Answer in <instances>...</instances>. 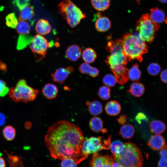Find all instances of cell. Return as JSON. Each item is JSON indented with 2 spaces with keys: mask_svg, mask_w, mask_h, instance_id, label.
<instances>
[{
  "mask_svg": "<svg viewBox=\"0 0 167 167\" xmlns=\"http://www.w3.org/2000/svg\"><path fill=\"white\" fill-rule=\"evenodd\" d=\"M114 160L113 155L103 156L96 152L93 154L90 164L91 167H111Z\"/></svg>",
  "mask_w": 167,
  "mask_h": 167,
  "instance_id": "cell-9",
  "label": "cell"
},
{
  "mask_svg": "<svg viewBox=\"0 0 167 167\" xmlns=\"http://www.w3.org/2000/svg\"><path fill=\"white\" fill-rule=\"evenodd\" d=\"M93 7L99 11H104L111 5V0H91Z\"/></svg>",
  "mask_w": 167,
  "mask_h": 167,
  "instance_id": "cell-27",
  "label": "cell"
},
{
  "mask_svg": "<svg viewBox=\"0 0 167 167\" xmlns=\"http://www.w3.org/2000/svg\"><path fill=\"white\" fill-rule=\"evenodd\" d=\"M104 84L108 87H113L117 82L115 76L111 74L105 75L103 79Z\"/></svg>",
  "mask_w": 167,
  "mask_h": 167,
  "instance_id": "cell-38",
  "label": "cell"
},
{
  "mask_svg": "<svg viewBox=\"0 0 167 167\" xmlns=\"http://www.w3.org/2000/svg\"><path fill=\"white\" fill-rule=\"evenodd\" d=\"M89 126L91 129L94 132L102 131L104 133L106 132V130L103 128V121L99 117H94L92 118L89 121Z\"/></svg>",
  "mask_w": 167,
  "mask_h": 167,
  "instance_id": "cell-19",
  "label": "cell"
},
{
  "mask_svg": "<svg viewBox=\"0 0 167 167\" xmlns=\"http://www.w3.org/2000/svg\"><path fill=\"white\" fill-rule=\"evenodd\" d=\"M45 140L52 157L72 158L77 164L84 160L82 148L84 138L80 128L71 122L62 120L55 122L48 128Z\"/></svg>",
  "mask_w": 167,
  "mask_h": 167,
  "instance_id": "cell-1",
  "label": "cell"
},
{
  "mask_svg": "<svg viewBox=\"0 0 167 167\" xmlns=\"http://www.w3.org/2000/svg\"><path fill=\"white\" fill-rule=\"evenodd\" d=\"M161 70V66L156 63H152L148 66L147 70L149 74L153 76L158 75Z\"/></svg>",
  "mask_w": 167,
  "mask_h": 167,
  "instance_id": "cell-39",
  "label": "cell"
},
{
  "mask_svg": "<svg viewBox=\"0 0 167 167\" xmlns=\"http://www.w3.org/2000/svg\"><path fill=\"white\" fill-rule=\"evenodd\" d=\"M6 118L5 115L0 112V126H3L6 122Z\"/></svg>",
  "mask_w": 167,
  "mask_h": 167,
  "instance_id": "cell-46",
  "label": "cell"
},
{
  "mask_svg": "<svg viewBox=\"0 0 167 167\" xmlns=\"http://www.w3.org/2000/svg\"><path fill=\"white\" fill-rule=\"evenodd\" d=\"M128 61L123 52H119L111 54L108 56L105 62L110 67L117 65H123L125 66Z\"/></svg>",
  "mask_w": 167,
  "mask_h": 167,
  "instance_id": "cell-11",
  "label": "cell"
},
{
  "mask_svg": "<svg viewBox=\"0 0 167 167\" xmlns=\"http://www.w3.org/2000/svg\"><path fill=\"white\" fill-rule=\"evenodd\" d=\"M34 15L33 6L29 5L20 10L18 19L19 21L28 20L31 19Z\"/></svg>",
  "mask_w": 167,
  "mask_h": 167,
  "instance_id": "cell-25",
  "label": "cell"
},
{
  "mask_svg": "<svg viewBox=\"0 0 167 167\" xmlns=\"http://www.w3.org/2000/svg\"><path fill=\"white\" fill-rule=\"evenodd\" d=\"M39 91L29 86L26 81L20 79L15 87L9 88L8 94L10 97L15 102L28 103L34 100Z\"/></svg>",
  "mask_w": 167,
  "mask_h": 167,
  "instance_id": "cell-4",
  "label": "cell"
},
{
  "mask_svg": "<svg viewBox=\"0 0 167 167\" xmlns=\"http://www.w3.org/2000/svg\"><path fill=\"white\" fill-rule=\"evenodd\" d=\"M86 104L88 106V111L92 115L96 116L102 113V105L99 101H97L92 102L87 101Z\"/></svg>",
  "mask_w": 167,
  "mask_h": 167,
  "instance_id": "cell-22",
  "label": "cell"
},
{
  "mask_svg": "<svg viewBox=\"0 0 167 167\" xmlns=\"http://www.w3.org/2000/svg\"><path fill=\"white\" fill-rule=\"evenodd\" d=\"M30 0H13V4L16 6L19 10L24 7L30 5Z\"/></svg>",
  "mask_w": 167,
  "mask_h": 167,
  "instance_id": "cell-40",
  "label": "cell"
},
{
  "mask_svg": "<svg viewBox=\"0 0 167 167\" xmlns=\"http://www.w3.org/2000/svg\"><path fill=\"white\" fill-rule=\"evenodd\" d=\"M146 116L143 113H140L137 114L135 119L138 123H140L142 120L146 119Z\"/></svg>",
  "mask_w": 167,
  "mask_h": 167,
  "instance_id": "cell-45",
  "label": "cell"
},
{
  "mask_svg": "<svg viewBox=\"0 0 167 167\" xmlns=\"http://www.w3.org/2000/svg\"><path fill=\"white\" fill-rule=\"evenodd\" d=\"M32 37L27 35H20L18 41L17 49H20L24 48L28 44H30Z\"/></svg>",
  "mask_w": 167,
  "mask_h": 167,
  "instance_id": "cell-35",
  "label": "cell"
},
{
  "mask_svg": "<svg viewBox=\"0 0 167 167\" xmlns=\"http://www.w3.org/2000/svg\"><path fill=\"white\" fill-rule=\"evenodd\" d=\"M107 51L111 54L116 52H123L122 39L109 41L106 46Z\"/></svg>",
  "mask_w": 167,
  "mask_h": 167,
  "instance_id": "cell-23",
  "label": "cell"
},
{
  "mask_svg": "<svg viewBox=\"0 0 167 167\" xmlns=\"http://www.w3.org/2000/svg\"><path fill=\"white\" fill-rule=\"evenodd\" d=\"M42 92L43 95L46 98L52 99L57 96L58 90L57 87L54 84L48 83L43 88Z\"/></svg>",
  "mask_w": 167,
  "mask_h": 167,
  "instance_id": "cell-17",
  "label": "cell"
},
{
  "mask_svg": "<svg viewBox=\"0 0 167 167\" xmlns=\"http://www.w3.org/2000/svg\"><path fill=\"white\" fill-rule=\"evenodd\" d=\"M6 163L4 159L0 157V167H5Z\"/></svg>",
  "mask_w": 167,
  "mask_h": 167,
  "instance_id": "cell-49",
  "label": "cell"
},
{
  "mask_svg": "<svg viewBox=\"0 0 167 167\" xmlns=\"http://www.w3.org/2000/svg\"><path fill=\"white\" fill-rule=\"evenodd\" d=\"M53 44L49 42L44 36L37 34L32 38L29 46L32 52L44 57L48 49Z\"/></svg>",
  "mask_w": 167,
  "mask_h": 167,
  "instance_id": "cell-8",
  "label": "cell"
},
{
  "mask_svg": "<svg viewBox=\"0 0 167 167\" xmlns=\"http://www.w3.org/2000/svg\"><path fill=\"white\" fill-rule=\"evenodd\" d=\"M77 164L72 159L66 158L62 160L61 163V167H77Z\"/></svg>",
  "mask_w": 167,
  "mask_h": 167,
  "instance_id": "cell-41",
  "label": "cell"
},
{
  "mask_svg": "<svg viewBox=\"0 0 167 167\" xmlns=\"http://www.w3.org/2000/svg\"><path fill=\"white\" fill-rule=\"evenodd\" d=\"M158 24L154 22L149 14H143L136 22V30L139 36L144 42L151 43L155 38V32L159 29Z\"/></svg>",
  "mask_w": 167,
  "mask_h": 167,
  "instance_id": "cell-6",
  "label": "cell"
},
{
  "mask_svg": "<svg viewBox=\"0 0 167 167\" xmlns=\"http://www.w3.org/2000/svg\"><path fill=\"white\" fill-rule=\"evenodd\" d=\"M111 136H109L107 139L101 137H92L84 140L82 148V152L84 160L86 159L89 154L97 152L102 149H110Z\"/></svg>",
  "mask_w": 167,
  "mask_h": 167,
  "instance_id": "cell-7",
  "label": "cell"
},
{
  "mask_svg": "<svg viewBox=\"0 0 167 167\" xmlns=\"http://www.w3.org/2000/svg\"><path fill=\"white\" fill-rule=\"evenodd\" d=\"M164 138L160 135H155L152 136L149 140L148 145L154 150H159L165 145Z\"/></svg>",
  "mask_w": 167,
  "mask_h": 167,
  "instance_id": "cell-15",
  "label": "cell"
},
{
  "mask_svg": "<svg viewBox=\"0 0 167 167\" xmlns=\"http://www.w3.org/2000/svg\"><path fill=\"white\" fill-rule=\"evenodd\" d=\"M17 32L21 35H27L30 31V27L28 22L25 21H19L16 28Z\"/></svg>",
  "mask_w": 167,
  "mask_h": 167,
  "instance_id": "cell-33",
  "label": "cell"
},
{
  "mask_svg": "<svg viewBox=\"0 0 167 167\" xmlns=\"http://www.w3.org/2000/svg\"><path fill=\"white\" fill-rule=\"evenodd\" d=\"M59 13L70 26L74 28L86 17L80 9L71 0H64L58 5Z\"/></svg>",
  "mask_w": 167,
  "mask_h": 167,
  "instance_id": "cell-5",
  "label": "cell"
},
{
  "mask_svg": "<svg viewBox=\"0 0 167 167\" xmlns=\"http://www.w3.org/2000/svg\"><path fill=\"white\" fill-rule=\"evenodd\" d=\"M160 76L162 81L167 83V69L163 70L161 73Z\"/></svg>",
  "mask_w": 167,
  "mask_h": 167,
  "instance_id": "cell-44",
  "label": "cell"
},
{
  "mask_svg": "<svg viewBox=\"0 0 167 167\" xmlns=\"http://www.w3.org/2000/svg\"><path fill=\"white\" fill-rule=\"evenodd\" d=\"M5 20L6 25L12 28H16L18 23L17 19L14 13L7 15L5 17Z\"/></svg>",
  "mask_w": 167,
  "mask_h": 167,
  "instance_id": "cell-36",
  "label": "cell"
},
{
  "mask_svg": "<svg viewBox=\"0 0 167 167\" xmlns=\"http://www.w3.org/2000/svg\"><path fill=\"white\" fill-rule=\"evenodd\" d=\"M149 15L152 20L155 23L158 24L165 20V15L162 11L157 7L150 10Z\"/></svg>",
  "mask_w": 167,
  "mask_h": 167,
  "instance_id": "cell-21",
  "label": "cell"
},
{
  "mask_svg": "<svg viewBox=\"0 0 167 167\" xmlns=\"http://www.w3.org/2000/svg\"><path fill=\"white\" fill-rule=\"evenodd\" d=\"M7 155V161L9 165V167H23L22 162L23 158L20 156L9 154L6 151H5Z\"/></svg>",
  "mask_w": 167,
  "mask_h": 167,
  "instance_id": "cell-28",
  "label": "cell"
},
{
  "mask_svg": "<svg viewBox=\"0 0 167 167\" xmlns=\"http://www.w3.org/2000/svg\"><path fill=\"white\" fill-rule=\"evenodd\" d=\"M0 70L4 72L7 71V67L6 65L0 60Z\"/></svg>",
  "mask_w": 167,
  "mask_h": 167,
  "instance_id": "cell-47",
  "label": "cell"
},
{
  "mask_svg": "<svg viewBox=\"0 0 167 167\" xmlns=\"http://www.w3.org/2000/svg\"><path fill=\"white\" fill-rule=\"evenodd\" d=\"M160 2L163 3H167V0H158Z\"/></svg>",
  "mask_w": 167,
  "mask_h": 167,
  "instance_id": "cell-51",
  "label": "cell"
},
{
  "mask_svg": "<svg viewBox=\"0 0 167 167\" xmlns=\"http://www.w3.org/2000/svg\"><path fill=\"white\" fill-rule=\"evenodd\" d=\"M158 161V167H167V158L166 156H161Z\"/></svg>",
  "mask_w": 167,
  "mask_h": 167,
  "instance_id": "cell-43",
  "label": "cell"
},
{
  "mask_svg": "<svg viewBox=\"0 0 167 167\" xmlns=\"http://www.w3.org/2000/svg\"><path fill=\"white\" fill-rule=\"evenodd\" d=\"M97 15L98 17L95 23L96 29L101 32L107 31L111 27V23L109 19L106 17L101 16L100 13H98Z\"/></svg>",
  "mask_w": 167,
  "mask_h": 167,
  "instance_id": "cell-13",
  "label": "cell"
},
{
  "mask_svg": "<svg viewBox=\"0 0 167 167\" xmlns=\"http://www.w3.org/2000/svg\"><path fill=\"white\" fill-rule=\"evenodd\" d=\"M144 91V86L142 83L134 82L131 84L128 92L135 97H139L142 96Z\"/></svg>",
  "mask_w": 167,
  "mask_h": 167,
  "instance_id": "cell-26",
  "label": "cell"
},
{
  "mask_svg": "<svg viewBox=\"0 0 167 167\" xmlns=\"http://www.w3.org/2000/svg\"><path fill=\"white\" fill-rule=\"evenodd\" d=\"M123 53L128 61L143 60V55L148 52V47L145 42L139 36L126 33L122 39Z\"/></svg>",
  "mask_w": 167,
  "mask_h": 167,
  "instance_id": "cell-2",
  "label": "cell"
},
{
  "mask_svg": "<svg viewBox=\"0 0 167 167\" xmlns=\"http://www.w3.org/2000/svg\"><path fill=\"white\" fill-rule=\"evenodd\" d=\"M79 70L82 73L88 74L93 77L97 76L99 73V71L97 68L91 66L89 63L86 62L80 65Z\"/></svg>",
  "mask_w": 167,
  "mask_h": 167,
  "instance_id": "cell-24",
  "label": "cell"
},
{
  "mask_svg": "<svg viewBox=\"0 0 167 167\" xmlns=\"http://www.w3.org/2000/svg\"><path fill=\"white\" fill-rule=\"evenodd\" d=\"M2 134L4 138L7 140L9 141L12 140L16 136V130L11 125L6 126L2 130Z\"/></svg>",
  "mask_w": 167,
  "mask_h": 167,
  "instance_id": "cell-32",
  "label": "cell"
},
{
  "mask_svg": "<svg viewBox=\"0 0 167 167\" xmlns=\"http://www.w3.org/2000/svg\"><path fill=\"white\" fill-rule=\"evenodd\" d=\"M129 79L134 81L139 80L141 76V73L137 63L135 64L129 70L128 72Z\"/></svg>",
  "mask_w": 167,
  "mask_h": 167,
  "instance_id": "cell-31",
  "label": "cell"
},
{
  "mask_svg": "<svg viewBox=\"0 0 167 167\" xmlns=\"http://www.w3.org/2000/svg\"><path fill=\"white\" fill-rule=\"evenodd\" d=\"M115 76L117 82L121 84H125L129 79L128 72L129 69L123 65H117L110 67Z\"/></svg>",
  "mask_w": 167,
  "mask_h": 167,
  "instance_id": "cell-10",
  "label": "cell"
},
{
  "mask_svg": "<svg viewBox=\"0 0 167 167\" xmlns=\"http://www.w3.org/2000/svg\"><path fill=\"white\" fill-rule=\"evenodd\" d=\"M9 88L6 86V83L0 79V97H3L8 94Z\"/></svg>",
  "mask_w": 167,
  "mask_h": 167,
  "instance_id": "cell-42",
  "label": "cell"
},
{
  "mask_svg": "<svg viewBox=\"0 0 167 167\" xmlns=\"http://www.w3.org/2000/svg\"><path fill=\"white\" fill-rule=\"evenodd\" d=\"M106 113L110 116H116L121 110V106L117 101H112L108 102L105 107Z\"/></svg>",
  "mask_w": 167,
  "mask_h": 167,
  "instance_id": "cell-18",
  "label": "cell"
},
{
  "mask_svg": "<svg viewBox=\"0 0 167 167\" xmlns=\"http://www.w3.org/2000/svg\"><path fill=\"white\" fill-rule=\"evenodd\" d=\"M124 147V143L119 140H115L111 143L110 149L113 154L114 155L121 152Z\"/></svg>",
  "mask_w": 167,
  "mask_h": 167,
  "instance_id": "cell-34",
  "label": "cell"
},
{
  "mask_svg": "<svg viewBox=\"0 0 167 167\" xmlns=\"http://www.w3.org/2000/svg\"><path fill=\"white\" fill-rule=\"evenodd\" d=\"M114 160L122 167H142L143 159L141 151L135 143H124L123 150L119 154L113 155Z\"/></svg>",
  "mask_w": 167,
  "mask_h": 167,
  "instance_id": "cell-3",
  "label": "cell"
},
{
  "mask_svg": "<svg viewBox=\"0 0 167 167\" xmlns=\"http://www.w3.org/2000/svg\"><path fill=\"white\" fill-rule=\"evenodd\" d=\"M82 57L85 62L90 63L94 62L97 57L95 50L91 48L85 49L82 53Z\"/></svg>",
  "mask_w": 167,
  "mask_h": 167,
  "instance_id": "cell-30",
  "label": "cell"
},
{
  "mask_svg": "<svg viewBox=\"0 0 167 167\" xmlns=\"http://www.w3.org/2000/svg\"><path fill=\"white\" fill-rule=\"evenodd\" d=\"M35 29L38 34L42 36L49 33L51 30V27L48 20L41 19L37 21Z\"/></svg>",
  "mask_w": 167,
  "mask_h": 167,
  "instance_id": "cell-16",
  "label": "cell"
},
{
  "mask_svg": "<svg viewBox=\"0 0 167 167\" xmlns=\"http://www.w3.org/2000/svg\"><path fill=\"white\" fill-rule=\"evenodd\" d=\"M149 127L152 133L155 135H160L165 131L166 126L165 124L162 121L155 120L150 122Z\"/></svg>",
  "mask_w": 167,
  "mask_h": 167,
  "instance_id": "cell-20",
  "label": "cell"
},
{
  "mask_svg": "<svg viewBox=\"0 0 167 167\" xmlns=\"http://www.w3.org/2000/svg\"><path fill=\"white\" fill-rule=\"evenodd\" d=\"M111 167H122L114 159L112 162Z\"/></svg>",
  "mask_w": 167,
  "mask_h": 167,
  "instance_id": "cell-50",
  "label": "cell"
},
{
  "mask_svg": "<svg viewBox=\"0 0 167 167\" xmlns=\"http://www.w3.org/2000/svg\"><path fill=\"white\" fill-rule=\"evenodd\" d=\"M98 94L102 100H107L110 97V89L107 86H103L99 88Z\"/></svg>",
  "mask_w": 167,
  "mask_h": 167,
  "instance_id": "cell-37",
  "label": "cell"
},
{
  "mask_svg": "<svg viewBox=\"0 0 167 167\" xmlns=\"http://www.w3.org/2000/svg\"><path fill=\"white\" fill-rule=\"evenodd\" d=\"M135 129L130 124H126L122 126L120 130V134L123 138L131 139L135 133Z\"/></svg>",
  "mask_w": 167,
  "mask_h": 167,
  "instance_id": "cell-29",
  "label": "cell"
},
{
  "mask_svg": "<svg viewBox=\"0 0 167 167\" xmlns=\"http://www.w3.org/2000/svg\"><path fill=\"white\" fill-rule=\"evenodd\" d=\"M73 70V68L71 66L59 68L51 74L52 78L54 81L62 84Z\"/></svg>",
  "mask_w": 167,
  "mask_h": 167,
  "instance_id": "cell-12",
  "label": "cell"
},
{
  "mask_svg": "<svg viewBox=\"0 0 167 167\" xmlns=\"http://www.w3.org/2000/svg\"><path fill=\"white\" fill-rule=\"evenodd\" d=\"M66 56L69 60L73 62L77 60L81 57L82 51L78 45H74L69 46L66 51Z\"/></svg>",
  "mask_w": 167,
  "mask_h": 167,
  "instance_id": "cell-14",
  "label": "cell"
},
{
  "mask_svg": "<svg viewBox=\"0 0 167 167\" xmlns=\"http://www.w3.org/2000/svg\"><path fill=\"white\" fill-rule=\"evenodd\" d=\"M165 22L167 23V18H166V19H165Z\"/></svg>",
  "mask_w": 167,
  "mask_h": 167,
  "instance_id": "cell-52",
  "label": "cell"
},
{
  "mask_svg": "<svg viewBox=\"0 0 167 167\" xmlns=\"http://www.w3.org/2000/svg\"><path fill=\"white\" fill-rule=\"evenodd\" d=\"M118 120L120 124H124L126 122V115H122L121 116L118 118Z\"/></svg>",
  "mask_w": 167,
  "mask_h": 167,
  "instance_id": "cell-48",
  "label": "cell"
}]
</instances>
